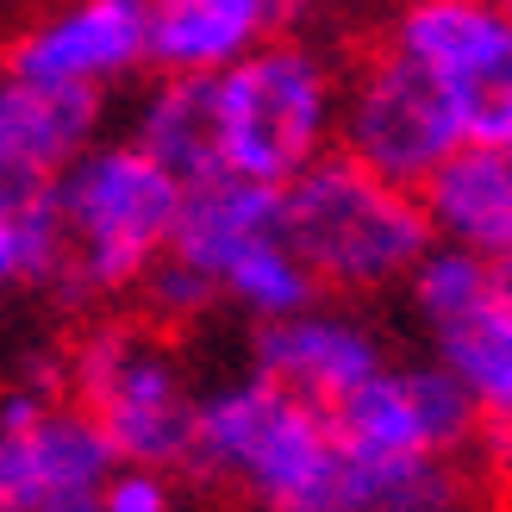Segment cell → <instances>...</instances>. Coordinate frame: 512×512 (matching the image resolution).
Segmentation results:
<instances>
[{
  "label": "cell",
  "mask_w": 512,
  "mask_h": 512,
  "mask_svg": "<svg viewBox=\"0 0 512 512\" xmlns=\"http://www.w3.org/2000/svg\"><path fill=\"white\" fill-rule=\"evenodd\" d=\"M500 7H506V13H512V0H500Z\"/></svg>",
  "instance_id": "23"
},
{
  "label": "cell",
  "mask_w": 512,
  "mask_h": 512,
  "mask_svg": "<svg viewBox=\"0 0 512 512\" xmlns=\"http://www.w3.org/2000/svg\"><path fill=\"white\" fill-rule=\"evenodd\" d=\"M213 288H219V306H232V313H244L256 325L288 319V313H300V306L319 300V281L300 263V250L288 244V232H269V238L244 244L232 263L219 269Z\"/></svg>",
  "instance_id": "18"
},
{
  "label": "cell",
  "mask_w": 512,
  "mask_h": 512,
  "mask_svg": "<svg viewBox=\"0 0 512 512\" xmlns=\"http://www.w3.org/2000/svg\"><path fill=\"white\" fill-rule=\"evenodd\" d=\"M281 232V188L244 182V175H207L182 188V213L169 232V256H182L194 275L219 281V269L256 238ZM219 294V288H213Z\"/></svg>",
  "instance_id": "16"
},
{
  "label": "cell",
  "mask_w": 512,
  "mask_h": 512,
  "mask_svg": "<svg viewBox=\"0 0 512 512\" xmlns=\"http://www.w3.org/2000/svg\"><path fill=\"white\" fill-rule=\"evenodd\" d=\"M431 356L463 381L488 431H512V256L494 263V288L475 294L463 313L425 325Z\"/></svg>",
  "instance_id": "15"
},
{
  "label": "cell",
  "mask_w": 512,
  "mask_h": 512,
  "mask_svg": "<svg viewBox=\"0 0 512 512\" xmlns=\"http://www.w3.org/2000/svg\"><path fill=\"white\" fill-rule=\"evenodd\" d=\"M463 119H456L450 94L431 82V69H419L400 44L375 38L363 57L344 69L338 88V144L344 157L363 169L388 175L400 188H419L450 150H463Z\"/></svg>",
  "instance_id": "6"
},
{
  "label": "cell",
  "mask_w": 512,
  "mask_h": 512,
  "mask_svg": "<svg viewBox=\"0 0 512 512\" xmlns=\"http://www.w3.org/2000/svg\"><path fill=\"white\" fill-rule=\"evenodd\" d=\"M313 0H150V69L213 75L244 50L300 32Z\"/></svg>",
  "instance_id": "13"
},
{
  "label": "cell",
  "mask_w": 512,
  "mask_h": 512,
  "mask_svg": "<svg viewBox=\"0 0 512 512\" xmlns=\"http://www.w3.org/2000/svg\"><path fill=\"white\" fill-rule=\"evenodd\" d=\"M100 119H107V94L44 88L0 69V200L50 194L57 169L100 138Z\"/></svg>",
  "instance_id": "11"
},
{
  "label": "cell",
  "mask_w": 512,
  "mask_h": 512,
  "mask_svg": "<svg viewBox=\"0 0 512 512\" xmlns=\"http://www.w3.org/2000/svg\"><path fill=\"white\" fill-rule=\"evenodd\" d=\"M138 294H144V319L157 325V331H175V325H194V319H207L219 294H213V281L207 275H194L182 256H157L150 263V275L138 281Z\"/></svg>",
  "instance_id": "20"
},
{
  "label": "cell",
  "mask_w": 512,
  "mask_h": 512,
  "mask_svg": "<svg viewBox=\"0 0 512 512\" xmlns=\"http://www.w3.org/2000/svg\"><path fill=\"white\" fill-rule=\"evenodd\" d=\"M44 512H100V506H94V494H88V500H63V506H44Z\"/></svg>",
  "instance_id": "22"
},
{
  "label": "cell",
  "mask_w": 512,
  "mask_h": 512,
  "mask_svg": "<svg viewBox=\"0 0 512 512\" xmlns=\"http://www.w3.org/2000/svg\"><path fill=\"white\" fill-rule=\"evenodd\" d=\"M100 512H175V481L169 469H138V463H113L94 488Z\"/></svg>",
  "instance_id": "21"
},
{
  "label": "cell",
  "mask_w": 512,
  "mask_h": 512,
  "mask_svg": "<svg viewBox=\"0 0 512 512\" xmlns=\"http://www.w3.org/2000/svg\"><path fill=\"white\" fill-rule=\"evenodd\" d=\"M50 281H57V219H50V194L0 200V294L50 288Z\"/></svg>",
  "instance_id": "19"
},
{
  "label": "cell",
  "mask_w": 512,
  "mask_h": 512,
  "mask_svg": "<svg viewBox=\"0 0 512 512\" xmlns=\"http://www.w3.org/2000/svg\"><path fill=\"white\" fill-rule=\"evenodd\" d=\"M338 88L344 63L306 32H281L244 50L238 63L207 75L213 157L219 175L244 182H294V175L338 144Z\"/></svg>",
  "instance_id": "3"
},
{
  "label": "cell",
  "mask_w": 512,
  "mask_h": 512,
  "mask_svg": "<svg viewBox=\"0 0 512 512\" xmlns=\"http://www.w3.org/2000/svg\"><path fill=\"white\" fill-rule=\"evenodd\" d=\"M325 413L356 456H450L456 463V450L481 431L475 400L438 356H425V363L388 356L363 388H350Z\"/></svg>",
  "instance_id": "8"
},
{
  "label": "cell",
  "mask_w": 512,
  "mask_h": 512,
  "mask_svg": "<svg viewBox=\"0 0 512 512\" xmlns=\"http://www.w3.org/2000/svg\"><path fill=\"white\" fill-rule=\"evenodd\" d=\"M381 363H388V338L331 294H319L313 306H300L288 319H263L250 338V369L313 406H338Z\"/></svg>",
  "instance_id": "10"
},
{
  "label": "cell",
  "mask_w": 512,
  "mask_h": 512,
  "mask_svg": "<svg viewBox=\"0 0 512 512\" xmlns=\"http://www.w3.org/2000/svg\"><path fill=\"white\" fill-rule=\"evenodd\" d=\"M7 69L44 88L113 94L150 69V0H63L7 44Z\"/></svg>",
  "instance_id": "9"
},
{
  "label": "cell",
  "mask_w": 512,
  "mask_h": 512,
  "mask_svg": "<svg viewBox=\"0 0 512 512\" xmlns=\"http://www.w3.org/2000/svg\"><path fill=\"white\" fill-rule=\"evenodd\" d=\"M381 38L431 69L469 144H512V13L500 0H400Z\"/></svg>",
  "instance_id": "7"
},
{
  "label": "cell",
  "mask_w": 512,
  "mask_h": 512,
  "mask_svg": "<svg viewBox=\"0 0 512 512\" xmlns=\"http://www.w3.org/2000/svg\"><path fill=\"white\" fill-rule=\"evenodd\" d=\"M63 394L94 419L113 463L138 469H188L194 463V406L200 388L188 381L182 356L157 325L100 319L75 338L63 363Z\"/></svg>",
  "instance_id": "5"
},
{
  "label": "cell",
  "mask_w": 512,
  "mask_h": 512,
  "mask_svg": "<svg viewBox=\"0 0 512 512\" xmlns=\"http://www.w3.org/2000/svg\"><path fill=\"white\" fill-rule=\"evenodd\" d=\"M132 138L138 150H150L175 182H207L219 175L213 157V107H207V75H157L150 94L132 107Z\"/></svg>",
  "instance_id": "17"
},
{
  "label": "cell",
  "mask_w": 512,
  "mask_h": 512,
  "mask_svg": "<svg viewBox=\"0 0 512 512\" xmlns=\"http://www.w3.org/2000/svg\"><path fill=\"white\" fill-rule=\"evenodd\" d=\"M419 207L438 244H463L488 263L512 256V144H463L419 182Z\"/></svg>",
  "instance_id": "14"
},
{
  "label": "cell",
  "mask_w": 512,
  "mask_h": 512,
  "mask_svg": "<svg viewBox=\"0 0 512 512\" xmlns=\"http://www.w3.org/2000/svg\"><path fill=\"white\" fill-rule=\"evenodd\" d=\"M113 469L107 438L69 394L44 406L32 425H0V512H44L88 500Z\"/></svg>",
  "instance_id": "12"
},
{
  "label": "cell",
  "mask_w": 512,
  "mask_h": 512,
  "mask_svg": "<svg viewBox=\"0 0 512 512\" xmlns=\"http://www.w3.org/2000/svg\"><path fill=\"white\" fill-rule=\"evenodd\" d=\"M281 232L313 269L319 294L369 300L406 281V269L431 250V219L419 188L363 169L344 150L313 157L294 182H281Z\"/></svg>",
  "instance_id": "4"
},
{
  "label": "cell",
  "mask_w": 512,
  "mask_h": 512,
  "mask_svg": "<svg viewBox=\"0 0 512 512\" xmlns=\"http://www.w3.org/2000/svg\"><path fill=\"white\" fill-rule=\"evenodd\" d=\"M182 182L132 138H94L57 169L50 219H57V288L63 300L138 294L150 263L169 250Z\"/></svg>",
  "instance_id": "2"
},
{
  "label": "cell",
  "mask_w": 512,
  "mask_h": 512,
  "mask_svg": "<svg viewBox=\"0 0 512 512\" xmlns=\"http://www.w3.org/2000/svg\"><path fill=\"white\" fill-rule=\"evenodd\" d=\"M188 469L238 488L256 512H356V456L331 413L256 369L200 394Z\"/></svg>",
  "instance_id": "1"
}]
</instances>
